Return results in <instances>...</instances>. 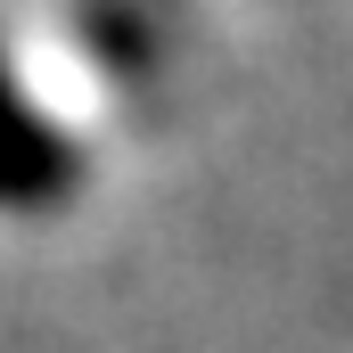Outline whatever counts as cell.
Segmentation results:
<instances>
[{
	"mask_svg": "<svg viewBox=\"0 0 353 353\" xmlns=\"http://www.w3.org/2000/svg\"><path fill=\"white\" fill-rule=\"evenodd\" d=\"M74 181H83V148L0 66V214H50L74 197Z\"/></svg>",
	"mask_w": 353,
	"mask_h": 353,
	"instance_id": "cell-1",
	"label": "cell"
}]
</instances>
